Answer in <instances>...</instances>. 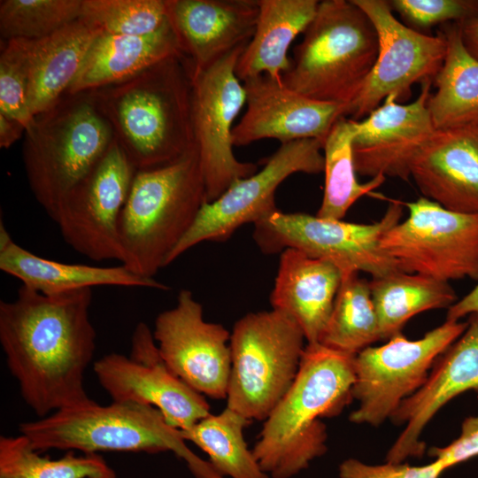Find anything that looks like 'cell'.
<instances>
[{
	"label": "cell",
	"mask_w": 478,
	"mask_h": 478,
	"mask_svg": "<svg viewBox=\"0 0 478 478\" xmlns=\"http://www.w3.org/2000/svg\"><path fill=\"white\" fill-rule=\"evenodd\" d=\"M92 289L45 295L21 285L0 301V343L21 397L43 418L92 399L85 371L96 350Z\"/></svg>",
	"instance_id": "1"
},
{
	"label": "cell",
	"mask_w": 478,
	"mask_h": 478,
	"mask_svg": "<svg viewBox=\"0 0 478 478\" xmlns=\"http://www.w3.org/2000/svg\"><path fill=\"white\" fill-rule=\"evenodd\" d=\"M88 92L136 170L168 165L196 147L192 71L182 54Z\"/></svg>",
	"instance_id": "2"
},
{
	"label": "cell",
	"mask_w": 478,
	"mask_h": 478,
	"mask_svg": "<svg viewBox=\"0 0 478 478\" xmlns=\"http://www.w3.org/2000/svg\"><path fill=\"white\" fill-rule=\"evenodd\" d=\"M354 356L320 343L305 345L294 382L251 450L270 478H291L326 453L321 419L338 415L352 400Z\"/></svg>",
	"instance_id": "3"
},
{
	"label": "cell",
	"mask_w": 478,
	"mask_h": 478,
	"mask_svg": "<svg viewBox=\"0 0 478 478\" xmlns=\"http://www.w3.org/2000/svg\"><path fill=\"white\" fill-rule=\"evenodd\" d=\"M19 431L39 452L50 449L82 453L173 451L196 478H224L186 445L181 431L170 426L159 410L141 403L112 401L103 406L91 400L20 423Z\"/></svg>",
	"instance_id": "4"
},
{
	"label": "cell",
	"mask_w": 478,
	"mask_h": 478,
	"mask_svg": "<svg viewBox=\"0 0 478 478\" xmlns=\"http://www.w3.org/2000/svg\"><path fill=\"white\" fill-rule=\"evenodd\" d=\"M206 202L196 147L168 165L137 170L120 219L121 264L155 279Z\"/></svg>",
	"instance_id": "5"
},
{
	"label": "cell",
	"mask_w": 478,
	"mask_h": 478,
	"mask_svg": "<svg viewBox=\"0 0 478 478\" xmlns=\"http://www.w3.org/2000/svg\"><path fill=\"white\" fill-rule=\"evenodd\" d=\"M377 54L378 36L369 17L352 0H324L281 80L305 96L343 104L349 111Z\"/></svg>",
	"instance_id": "6"
},
{
	"label": "cell",
	"mask_w": 478,
	"mask_h": 478,
	"mask_svg": "<svg viewBox=\"0 0 478 478\" xmlns=\"http://www.w3.org/2000/svg\"><path fill=\"white\" fill-rule=\"evenodd\" d=\"M22 158L31 191L52 219L65 197L99 162L114 135L89 93L66 95L35 116Z\"/></svg>",
	"instance_id": "7"
},
{
	"label": "cell",
	"mask_w": 478,
	"mask_h": 478,
	"mask_svg": "<svg viewBox=\"0 0 478 478\" xmlns=\"http://www.w3.org/2000/svg\"><path fill=\"white\" fill-rule=\"evenodd\" d=\"M305 340L298 324L273 308L238 320L229 340L227 407L249 420H265L297 376Z\"/></svg>",
	"instance_id": "8"
},
{
	"label": "cell",
	"mask_w": 478,
	"mask_h": 478,
	"mask_svg": "<svg viewBox=\"0 0 478 478\" xmlns=\"http://www.w3.org/2000/svg\"><path fill=\"white\" fill-rule=\"evenodd\" d=\"M403 211L404 202L391 200L380 220L366 224L277 210L254 224L253 238L265 254L292 248L331 262L343 275L365 272L381 277L401 271L381 250L380 240Z\"/></svg>",
	"instance_id": "9"
},
{
	"label": "cell",
	"mask_w": 478,
	"mask_h": 478,
	"mask_svg": "<svg viewBox=\"0 0 478 478\" xmlns=\"http://www.w3.org/2000/svg\"><path fill=\"white\" fill-rule=\"evenodd\" d=\"M468 321L445 320L421 338L399 333L382 346H369L354 356L352 400L349 416L355 424L377 427L427 380L436 358L466 329Z\"/></svg>",
	"instance_id": "10"
},
{
	"label": "cell",
	"mask_w": 478,
	"mask_h": 478,
	"mask_svg": "<svg viewBox=\"0 0 478 478\" xmlns=\"http://www.w3.org/2000/svg\"><path fill=\"white\" fill-rule=\"evenodd\" d=\"M404 204L407 218L380 240L399 269L444 282L478 281V214L452 212L425 197Z\"/></svg>",
	"instance_id": "11"
},
{
	"label": "cell",
	"mask_w": 478,
	"mask_h": 478,
	"mask_svg": "<svg viewBox=\"0 0 478 478\" xmlns=\"http://www.w3.org/2000/svg\"><path fill=\"white\" fill-rule=\"evenodd\" d=\"M322 149V143L316 139L281 143L259 172L237 180L216 200L202 206L189 230L167 258L166 266L198 243L226 241L243 225L255 224L277 211L275 192L288 177L324 171Z\"/></svg>",
	"instance_id": "12"
},
{
	"label": "cell",
	"mask_w": 478,
	"mask_h": 478,
	"mask_svg": "<svg viewBox=\"0 0 478 478\" xmlns=\"http://www.w3.org/2000/svg\"><path fill=\"white\" fill-rule=\"evenodd\" d=\"M136 171L114 139L52 218L71 248L95 261L122 263L120 219Z\"/></svg>",
	"instance_id": "13"
},
{
	"label": "cell",
	"mask_w": 478,
	"mask_h": 478,
	"mask_svg": "<svg viewBox=\"0 0 478 478\" xmlns=\"http://www.w3.org/2000/svg\"><path fill=\"white\" fill-rule=\"evenodd\" d=\"M240 47L206 69L192 73V125L206 201L216 200L237 180L257 172V166L239 161L233 152L232 131L246 104L243 84L235 74Z\"/></svg>",
	"instance_id": "14"
},
{
	"label": "cell",
	"mask_w": 478,
	"mask_h": 478,
	"mask_svg": "<svg viewBox=\"0 0 478 478\" xmlns=\"http://www.w3.org/2000/svg\"><path fill=\"white\" fill-rule=\"evenodd\" d=\"M93 369L112 401L154 406L179 430L191 428L211 413L204 396L166 366L145 323H138L133 332L129 356L106 354L94 363Z\"/></svg>",
	"instance_id": "15"
},
{
	"label": "cell",
	"mask_w": 478,
	"mask_h": 478,
	"mask_svg": "<svg viewBox=\"0 0 478 478\" xmlns=\"http://www.w3.org/2000/svg\"><path fill=\"white\" fill-rule=\"evenodd\" d=\"M371 19L378 36L374 66L348 115L358 121L393 95L407 98L416 82L434 81L447 50L443 33L432 36L401 23L389 1L352 0Z\"/></svg>",
	"instance_id": "16"
},
{
	"label": "cell",
	"mask_w": 478,
	"mask_h": 478,
	"mask_svg": "<svg viewBox=\"0 0 478 478\" xmlns=\"http://www.w3.org/2000/svg\"><path fill=\"white\" fill-rule=\"evenodd\" d=\"M152 333L164 362L178 378L203 396L227 398L230 333L204 320L190 290L181 289L175 306L158 315Z\"/></svg>",
	"instance_id": "17"
},
{
	"label": "cell",
	"mask_w": 478,
	"mask_h": 478,
	"mask_svg": "<svg viewBox=\"0 0 478 478\" xmlns=\"http://www.w3.org/2000/svg\"><path fill=\"white\" fill-rule=\"evenodd\" d=\"M431 81L421 82L413 102L402 104L390 95L357 121L352 150L358 174L410 179L413 159L436 130L428 108Z\"/></svg>",
	"instance_id": "18"
},
{
	"label": "cell",
	"mask_w": 478,
	"mask_h": 478,
	"mask_svg": "<svg viewBox=\"0 0 478 478\" xmlns=\"http://www.w3.org/2000/svg\"><path fill=\"white\" fill-rule=\"evenodd\" d=\"M243 82L246 111L233 128L234 146L262 139H316L324 144L335 123L347 116V106L309 98L265 74Z\"/></svg>",
	"instance_id": "19"
},
{
	"label": "cell",
	"mask_w": 478,
	"mask_h": 478,
	"mask_svg": "<svg viewBox=\"0 0 478 478\" xmlns=\"http://www.w3.org/2000/svg\"><path fill=\"white\" fill-rule=\"evenodd\" d=\"M465 332L435 361L423 385L402 401L391 416L405 428L389 450L386 460L401 463L421 457V433L450 400L469 390L478 393V317L469 316Z\"/></svg>",
	"instance_id": "20"
},
{
	"label": "cell",
	"mask_w": 478,
	"mask_h": 478,
	"mask_svg": "<svg viewBox=\"0 0 478 478\" xmlns=\"http://www.w3.org/2000/svg\"><path fill=\"white\" fill-rule=\"evenodd\" d=\"M166 6L192 73L246 46L258 16V0H166Z\"/></svg>",
	"instance_id": "21"
},
{
	"label": "cell",
	"mask_w": 478,
	"mask_h": 478,
	"mask_svg": "<svg viewBox=\"0 0 478 478\" xmlns=\"http://www.w3.org/2000/svg\"><path fill=\"white\" fill-rule=\"evenodd\" d=\"M410 175L423 197L452 212L478 214V122L436 129Z\"/></svg>",
	"instance_id": "22"
},
{
	"label": "cell",
	"mask_w": 478,
	"mask_h": 478,
	"mask_svg": "<svg viewBox=\"0 0 478 478\" xmlns=\"http://www.w3.org/2000/svg\"><path fill=\"white\" fill-rule=\"evenodd\" d=\"M342 279V272L331 262L297 249H285L280 255L270 296L272 308L291 317L307 343H319Z\"/></svg>",
	"instance_id": "23"
},
{
	"label": "cell",
	"mask_w": 478,
	"mask_h": 478,
	"mask_svg": "<svg viewBox=\"0 0 478 478\" xmlns=\"http://www.w3.org/2000/svg\"><path fill=\"white\" fill-rule=\"evenodd\" d=\"M0 269L22 285L45 295H55L99 286L148 288L167 290L155 279L130 271L124 265L96 266L68 264L45 258L21 247L1 221Z\"/></svg>",
	"instance_id": "24"
},
{
	"label": "cell",
	"mask_w": 478,
	"mask_h": 478,
	"mask_svg": "<svg viewBox=\"0 0 478 478\" xmlns=\"http://www.w3.org/2000/svg\"><path fill=\"white\" fill-rule=\"evenodd\" d=\"M179 54L177 38L168 20L148 35L102 33L91 45L66 95L120 83Z\"/></svg>",
	"instance_id": "25"
},
{
	"label": "cell",
	"mask_w": 478,
	"mask_h": 478,
	"mask_svg": "<svg viewBox=\"0 0 478 478\" xmlns=\"http://www.w3.org/2000/svg\"><path fill=\"white\" fill-rule=\"evenodd\" d=\"M101 31L78 19L53 34L27 41L28 104L34 116L66 94Z\"/></svg>",
	"instance_id": "26"
},
{
	"label": "cell",
	"mask_w": 478,
	"mask_h": 478,
	"mask_svg": "<svg viewBox=\"0 0 478 478\" xmlns=\"http://www.w3.org/2000/svg\"><path fill=\"white\" fill-rule=\"evenodd\" d=\"M254 35L241 54L235 74L241 81L258 75L282 81L291 67L289 49L313 19L319 1L258 0Z\"/></svg>",
	"instance_id": "27"
},
{
	"label": "cell",
	"mask_w": 478,
	"mask_h": 478,
	"mask_svg": "<svg viewBox=\"0 0 478 478\" xmlns=\"http://www.w3.org/2000/svg\"><path fill=\"white\" fill-rule=\"evenodd\" d=\"M443 33L446 55L433 81L436 91L428 101L436 129L478 122V60L465 48L459 23L447 26Z\"/></svg>",
	"instance_id": "28"
},
{
	"label": "cell",
	"mask_w": 478,
	"mask_h": 478,
	"mask_svg": "<svg viewBox=\"0 0 478 478\" xmlns=\"http://www.w3.org/2000/svg\"><path fill=\"white\" fill-rule=\"evenodd\" d=\"M378 317L381 340L402 333L405 323L420 312L450 308L457 296L449 282L403 271L369 281Z\"/></svg>",
	"instance_id": "29"
},
{
	"label": "cell",
	"mask_w": 478,
	"mask_h": 478,
	"mask_svg": "<svg viewBox=\"0 0 478 478\" xmlns=\"http://www.w3.org/2000/svg\"><path fill=\"white\" fill-rule=\"evenodd\" d=\"M356 132L357 120L343 117L335 123L324 142L325 185L318 217L342 220L359 198L386 180L385 176L377 175L367 182L358 181L352 150Z\"/></svg>",
	"instance_id": "30"
},
{
	"label": "cell",
	"mask_w": 478,
	"mask_h": 478,
	"mask_svg": "<svg viewBox=\"0 0 478 478\" xmlns=\"http://www.w3.org/2000/svg\"><path fill=\"white\" fill-rule=\"evenodd\" d=\"M251 422L237 412L226 407L220 413H210L191 428L181 431L204 451L209 463L224 478H270L266 474L243 437V429Z\"/></svg>",
	"instance_id": "31"
},
{
	"label": "cell",
	"mask_w": 478,
	"mask_h": 478,
	"mask_svg": "<svg viewBox=\"0 0 478 478\" xmlns=\"http://www.w3.org/2000/svg\"><path fill=\"white\" fill-rule=\"evenodd\" d=\"M381 340L369 281L358 273L343 275L333 309L320 343L356 355Z\"/></svg>",
	"instance_id": "32"
},
{
	"label": "cell",
	"mask_w": 478,
	"mask_h": 478,
	"mask_svg": "<svg viewBox=\"0 0 478 478\" xmlns=\"http://www.w3.org/2000/svg\"><path fill=\"white\" fill-rule=\"evenodd\" d=\"M0 478H117L98 453L42 456L23 435L0 437Z\"/></svg>",
	"instance_id": "33"
},
{
	"label": "cell",
	"mask_w": 478,
	"mask_h": 478,
	"mask_svg": "<svg viewBox=\"0 0 478 478\" xmlns=\"http://www.w3.org/2000/svg\"><path fill=\"white\" fill-rule=\"evenodd\" d=\"M82 0H1V41L37 40L81 16Z\"/></svg>",
	"instance_id": "34"
},
{
	"label": "cell",
	"mask_w": 478,
	"mask_h": 478,
	"mask_svg": "<svg viewBox=\"0 0 478 478\" xmlns=\"http://www.w3.org/2000/svg\"><path fill=\"white\" fill-rule=\"evenodd\" d=\"M80 19L103 34L148 35L167 20L166 0H82Z\"/></svg>",
	"instance_id": "35"
},
{
	"label": "cell",
	"mask_w": 478,
	"mask_h": 478,
	"mask_svg": "<svg viewBox=\"0 0 478 478\" xmlns=\"http://www.w3.org/2000/svg\"><path fill=\"white\" fill-rule=\"evenodd\" d=\"M28 89L27 41L4 42L0 54V112L20 121L26 130L35 120L29 108Z\"/></svg>",
	"instance_id": "36"
},
{
	"label": "cell",
	"mask_w": 478,
	"mask_h": 478,
	"mask_svg": "<svg viewBox=\"0 0 478 478\" xmlns=\"http://www.w3.org/2000/svg\"><path fill=\"white\" fill-rule=\"evenodd\" d=\"M392 11L415 27L426 28L448 21L462 22L478 16L477 0H392Z\"/></svg>",
	"instance_id": "37"
},
{
	"label": "cell",
	"mask_w": 478,
	"mask_h": 478,
	"mask_svg": "<svg viewBox=\"0 0 478 478\" xmlns=\"http://www.w3.org/2000/svg\"><path fill=\"white\" fill-rule=\"evenodd\" d=\"M445 471L436 459L423 466L386 462L369 465L356 459L343 460L338 468L340 478H440Z\"/></svg>",
	"instance_id": "38"
},
{
	"label": "cell",
	"mask_w": 478,
	"mask_h": 478,
	"mask_svg": "<svg viewBox=\"0 0 478 478\" xmlns=\"http://www.w3.org/2000/svg\"><path fill=\"white\" fill-rule=\"evenodd\" d=\"M428 454L440 461L445 470L478 456V415L466 418L454 441L444 447H432Z\"/></svg>",
	"instance_id": "39"
},
{
	"label": "cell",
	"mask_w": 478,
	"mask_h": 478,
	"mask_svg": "<svg viewBox=\"0 0 478 478\" xmlns=\"http://www.w3.org/2000/svg\"><path fill=\"white\" fill-rule=\"evenodd\" d=\"M478 317V284L447 310L446 320L459 321L466 316Z\"/></svg>",
	"instance_id": "40"
},
{
	"label": "cell",
	"mask_w": 478,
	"mask_h": 478,
	"mask_svg": "<svg viewBox=\"0 0 478 478\" xmlns=\"http://www.w3.org/2000/svg\"><path fill=\"white\" fill-rule=\"evenodd\" d=\"M26 127L18 120L0 112V147L10 148L25 135Z\"/></svg>",
	"instance_id": "41"
},
{
	"label": "cell",
	"mask_w": 478,
	"mask_h": 478,
	"mask_svg": "<svg viewBox=\"0 0 478 478\" xmlns=\"http://www.w3.org/2000/svg\"><path fill=\"white\" fill-rule=\"evenodd\" d=\"M459 24L465 48L478 60V16L459 22Z\"/></svg>",
	"instance_id": "42"
}]
</instances>
